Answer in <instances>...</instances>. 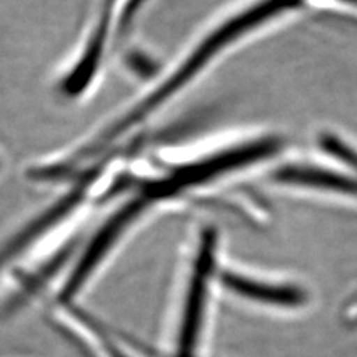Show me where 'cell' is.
<instances>
[{"label": "cell", "mask_w": 357, "mask_h": 357, "mask_svg": "<svg viewBox=\"0 0 357 357\" xmlns=\"http://www.w3.org/2000/svg\"><path fill=\"white\" fill-rule=\"evenodd\" d=\"M341 2H347V3H353V5H357V0H341Z\"/></svg>", "instance_id": "5"}, {"label": "cell", "mask_w": 357, "mask_h": 357, "mask_svg": "<svg viewBox=\"0 0 357 357\" xmlns=\"http://www.w3.org/2000/svg\"><path fill=\"white\" fill-rule=\"evenodd\" d=\"M222 282L232 294L249 303L282 310H296L308 304V292L296 283L266 280L253 275L228 271Z\"/></svg>", "instance_id": "2"}, {"label": "cell", "mask_w": 357, "mask_h": 357, "mask_svg": "<svg viewBox=\"0 0 357 357\" xmlns=\"http://www.w3.org/2000/svg\"><path fill=\"white\" fill-rule=\"evenodd\" d=\"M275 181L289 185L328 189L345 195H357V181L314 167H287L275 174Z\"/></svg>", "instance_id": "3"}, {"label": "cell", "mask_w": 357, "mask_h": 357, "mask_svg": "<svg viewBox=\"0 0 357 357\" xmlns=\"http://www.w3.org/2000/svg\"><path fill=\"white\" fill-rule=\"evenodd\" d=\"M341 321L347 326H357V290L342 304Z\"/></svg>", "instance_id": "4"}, {"label": "cell", "mask_w": 357, "mask_h": 357, "mask_svg": "<svg viewBox=\"0 0 357 357\" xmlns=\"http://www.w3.org/2000/svg\"><path fill=\"white\" fill-rule=\"evenodd\" d=\"M301 0H265L258 5L252 6L250 9L244 10L241 15L234 17L225 24L220 26L216 31L199 45V47L189 55V59L178 67L174 75H172L156 91H153L148 98H144L143 102L134 106L132 110L121 118V121L115 122L109 130H106L103 134L89 144L88 148L82 149V152L77 156V160L88 158V156L96 155L98 151L105 149L107 144H110L115 139L122 136L130 127L137 124L144 116H148L151 112H153L167 98L172 97L173 93H176L178 88H182L188 79L206 66L208 60L220 52L223 47L232 43L236 39H238L245 31L253 30L258 27L262 22L271 20L273 17L280 15L284 10L294 9L299 5Z\"/></svg>", "instance_id": "1"}]
</instances>
